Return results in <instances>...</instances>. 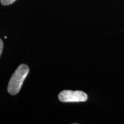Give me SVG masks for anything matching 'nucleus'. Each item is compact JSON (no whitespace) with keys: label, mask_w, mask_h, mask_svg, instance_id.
Listing matches in <instances>:
<instances>
[{"label":"nucleus","mask_w":124,"mask_h":124,"mask_svg":"<svg viewBox=\"0 0 124 124\" xmlns=\"http://www.w3.org/2000/svg\"><path fill=\"white\" fill-rule=\"evenodd\" d=\"M16 0H1V2L3 5H9L13 4Z\"/></svg>","instance_id":"obj_3"},{"label":"nucleus","mask_w":124,"mask_h":124,"mask_svg":"<svg viewBox=\"0 0 124 124\" xmlns=\"http://www.w3.org/2000/svg\"><path fill=\"white\" fill-rule=\"evenodd\" d=\"M29 71V69L27 65L23 64L18 67L12 75L8 83V92L10 95H15L18 94Z\"/></svg>","instance_id":"obj_1"},{"label":"nucleus","mask_w":124,"mask_h":124,"mask_svg":"<svg viewBox=\"0 0 124 124\" xmlns=\"http://www.w3.org/2000/svg\"><path fill=\"white\" fill-rule=\"evenodd\" d=\"M59 100L64 103L84 102L87 100V95L82 91L63 90L59 94Z\"/></svg>","instance_id":"obj_2"},{"label":"nucleus","mask_w":124,"mask_h":124,"mask_svg":"<svg viewBox=\"0 0 124 124\" xmlns=\"http://www.w3.org/2000/svg\"><path fill=\"white\" fill-rule=\"evenodd\" d=\"M3 46H4V44H3V41H2V40L0 39V56H1V54H2V52Z\"/></svg>","instance_id":"obj_4"}]
</instances>
